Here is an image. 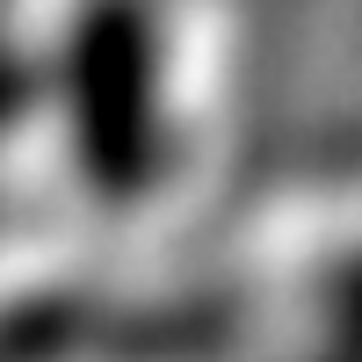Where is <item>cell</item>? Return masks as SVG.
Masks as SVG:
<instances>
[{
  "label": "cell",
  "instance_id": "cell-4",
  "mask_svg": "<svg viewBox=\"0 0 362 362\" xmlns=\"http://www.w3.org/2000/svg\"><path fill=\"white\" fill-rule=\"evenodd\" d=\"M312 305H319V326H326V348L341 362H362V247H348L319 268Z\"/></svg>",
  "mask_w": 362,
  "mask_h": 362
},
{
  "label": "cell",
  "instance_id": "cell-2",
  "mask_svg": "<svg viewBox=\"0 0 362 362\" xmlns=\"http://www.w3.org/2000/svg\"><path fill=\"white\" fill-rule=\"evenodd\" d=\"M239 348H247V305L232 290H174L145 305L102 297L87 362H232Z\"/></svg>",
  "mask_w": 362,
  "mask_h": 362
},
{
  "label": "cell",
  "instance_id": "cell-1",
  "mask_svg": "<svg viewBox=\"0 0 362 362\" xmlns=\"http://www.w3.org/2000/svg\"><path fill=\"white\" fill-rule=\"evenodd\" d=\"M174 51L160 0H73L44 51V116L73 181L109 210H138L167 189L174 131Z\"/></svg>",
  "mask_w": 362,
  "mask_h": 362
},
{
  "label": "cell",
  "instance_id": "cell-5",
  "mask_svg": "<svg viewBox=\"0 0 362 362\" xmlns=\"http://www.w3.org/2000/svg\"><path fill=\"white\" fill-rule=\"evenodd\" d=\"M37 116H44V51L0 37V145L37 131Z\"/></svg>",
  "mask_w": 362,
  "mask_h": 362
},
{
  "label": "cell",
  "instance_id": "cell-6",
  "mask_svg": "<svg viewBox=\"0 0 362 362\" xmlns=\"http://www.w3.org/2000/svg\"><path fill=\"white\" fill-rule=\"evenodd\" d=\"M312 362H341V355H334V348H319V355H312Z\"/></svg>",
  "mask_w": 362,
  "mask_h": 362
},
{
  "label": "cell",
  "instance_id": "cell-7",
  "mask_svg": "<svg viewBox=\"0 0 362 362\" xmlns=\"http://www.w3.org/2000/svg\"><path fill=\"white\" fill-rule=\"evenodd\" d=\"M0 225H8V218H0Z\"/></svg>",
  "mask_w": 362,
  "mask_h": 362
},
{
  "label": "cell",
  "instance_id": "cell-3",
  "mask_svg": "<svg viewBox=\"0 0 362 362\" xmlns=\"http://www.w3.org/2000/svg\"><path fill=\"white\" fill-rule=\"evenodd\" d=\"M95 312H102V290H80V283H37L0 297V362H87Z\"/></svg>",
  "mask_w": 362,
  "mask_h": 362
}]
</instances>
